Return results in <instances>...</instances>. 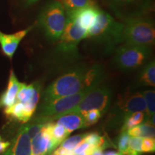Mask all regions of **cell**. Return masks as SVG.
Masks as SVG:
<instances>
[{"label": "cell", "instance_id": "4", "mask_svg": "<svg viewBox=\"0 0 155 155\" xmlns=\"http://www.w3.org/2000/svg\"><path fill=\"white\" fill-rule=\"evenodd\" d=\"M67 13L58 0L50 2L39 15L38 24L50 42H58L65 30Z\"/></svg>", "mask_w": 155, "mask_h": 155}, {"label": "cell", "instance_id": "20", "mask_svg": "<svg viewBox=\"0 0 155 155\" xmlns=\"http://www.w3.org/2000/svg\"><path fill=\"white\" fill-rule=\"evenodd\" d=\"M146 102L147 119L145 122L154 126L155 112V92L154 90H147L141 93Z\"/></svg>", "mask_w": 155, "mask_h": 155}, {"label": "cell", "instance_id": "27", "mask_svg": "<svg viewBox=\"0 0 155 155\" xmlns=\"http://www.w3.org/2000/svg\"><path fill=\"white\" fill-rule=\"evenodd\" d=\"M86 134H78L74 135L73 137H70L68 139H65L63 142H62L61 146L66 149L67 150L73 152L74 149L78 145L79 143L84 139L85 136Z\"/></svg>", "mask_w": 155, "mask_h": 155}, {"label": "cell", "instance_id": "31", "mask_svg": "<svg viewBox=\"0 0 155 155\" xmlns=\"http://www.w3.org/2000/svg\"><path fill=\"white\" fill-rule=\"evenodd\" d=\"M10 143L9 141H2L0 140V154H2L6 150L9 148V147L10 146Z\"/></svg>", "mask_w": 155, "mask_h": 155}, {"label": "cell", "instance_id": "21", "mask_svg": "<svg viewBox=\"0 0 155 155\" xmlns=\"http://www.w3.org/2000/svg\"><path fill=\"white\" fill-rule=\"evenodd\" d=\"M48 127L49 129L50 135L53 141L58 147L62 144V142L67 139V137L70 135L68 131L63 125L58 123H54L53 121H50L48 123Z\"/></svg>", "mask_w": 155, "mask_h": 155}, {"label": "cell", "instance_id": "1", "mask_svg": "<svg viewBox=\"0 0 155 155\" xmlns=\"http://www.w3.org/2000/svg\"><path fill=\"white\" fill-rule=\"evenodd\" d=\"M104 78V71L98 65L73 68L49 85L44 91L42 100L49 101L86 89H94L101 85Z\"/></svg>", "mask_w": 155, "mask_h": 155}, {"label": "cell", "instance_id": "9", "mask_svg": "<svg viewBox=\"0 0 155 155\" xmlns=\"http://www.w3.org/2000/svg\"><path fill=\"white\" fill-rule=\"evenodd\" d=\"M112 97L113 92L111 88L106 85H99L91 91L76 106L66 114L80 113L83 115L89 110L97 109L104 115L111 107Z\"/></svg>", "mask_w": 155, "mask_h": 155}, {"label": "cell", "instance_id": "26", "mask_svg": "<svg viewBox=\"0 0 155 155\" xmlns=\"http://www.w3.org/2000/svg\"><path fill=\"white\" fill-rule=\"evenodd\" d=\"M130 136L127 133V131H121V133L118 137L117 145L119 152L122 155H127L129 150V143Z\"/></svg>", "mask_w": 155, "mask_h": 155}, {"label": "cell", "instance_id": "14", "mask_svg": "<svg viewBox=\"0 0 155 155\" xmlns=\"http://www.w3.org/2000/svg\"><path fill=\"white\" fill-rule=\"evenodd\" d=\"M2 155H32L31 139L24 126L20 128L12 144Z\"/></svg>", "mask_w": 155, "mask_h": 155}, {"label": "cell", "instance_id": "24", "mask_svg": "<svg viewBox=\"0 0 155 155\" xmlns=\"http://www.w3.org/2000/svg\"><path fill=\"white\" fill-rule=\"evenodd\" d=\"M83 139L86 142H88L90 144V146L101 147L102 149L105 148L106 140L104 137L100 136L98 133H87Z\"/></svg>", "mask_w": 155, "mask_h": 155}, {"label": "cell", "instance_id": "5", "mask_svg": "<svg viewBox=\"0 0 155 155\" xmlns=\"http://www.w3.org/2000/svg\"><path fill=\"white\" fill-rule=\"evenodd\" d=\"M122 42L152 48L155 41L154 24L151 19L137 17L124 20Z\"/></svg>", "mask_w": 155, "mask_h": 155}, {"label": "cell", "instance_id": "36", "mask_svg": "<svg viewBox=\"0 0 155 155\" xmlns=\"http://www.w3.org/2000/svg\"><path fill=\"white\" fill-rule=\"evenodd\" d=\"M0 140H1V137H0Z\"/></svg>", "mask_w": 155, "mask_h": 155}, {"label": "cell", "instance_id": "19", "mask_svg": "<svg viewBox=\"0 0 155 155\" xmlns=\"http://www.w3.org/2000/svg\"><path fill=\"white\" fill-rule=\"evenodd\" d=\"M66 12L67 15H72L75 12L87 7H96L94 0H58Z\"/></svg>", "mask_w": 155, "mask_h": 155}, {"label": "cell", "instance_id": "7", "mask_svg": "<svg viewBox=\"0 0 155 155\" xmlns=\"http://www.w3.org/2000/svg\"><path fill=\"white\" fill-rule=\"evenodd\" d=\"M151 52V48L124 43L115 50L114 63L121 71L131 72L146 64Z\"/></svg>", "mask_w": 155, "mask_h": 155}, {"label": "cell", "instance_id": "23", "mask_svg": "<svg viewBox=\"0 0 155 155\" xmlns=\"http://www.w3.org/2000/svg\"><path fill=\"white\" fill-rule=\"evenodd\" d=\"M147 119V114L144 111H136L126 117L121 131H128L136 126L144 123Z\"/></svg>", "mask_w": 155, "mask_h": 155}, {"label": "cell", "instance_id": "8", "mask_svg": "<svg viewBox=\"0 0 155 155\" xmlns=\"http://www.w3.org/2000/svg\"><path fill=\"white\" fill-rule=\"evenodd\" d=\"M68 16V15H67ZM86 31L79 26L73 17L68 16L65 30L55 49V53L61 58L73 59L78 54V45L85 39Z\"/></svg>", "mask_w": 155, "mask_h": 155}, {"label": "cell", "instance_id": "32", "mask_svg": "<svg viewBox=\"0 0 155 155\" xmlns=\"http://www.w3.org/2000/svg\"><path fill=\"white\" fill-rule=\"evenodd\" d=\"M104 155H122L120 152H114V151H109V152H106Z\"/></svg>", "mask_w": 155, "mask_h": 155}, {"label": "cell", "instance_id": "11", "mask_svg": "<svg viewBox=\"0 0 155 155\" xmlns=\"http://www.w3.org/2000/svg\"><path fill=\"white\" fill-rule=\"evenodd\" d=\"M110 8L123 21L144 15L152 7L151 0H106Z\"/></svg>", "mask_w": 155, "mask_h": 155}, {"label": "cell", "instance_id": "30", "mask_svg": "<svg viewBox=\"0 0 155 155\" xmlns=\"http://www.w3.org/2000/svg\"><path fill=\"white\" fill-rule=\"evenodd\" d=\"M52 155H74V153H73V152L67 150L66 149L61 146L58 147L57 150L54 151Z\"/></svg>", "mask_w": 155, "mask_h": 155}, {"label": "cell", "instance_id": "33", "mask_svg": "<svg viewBox=\"0 0 155 155\" xmlns=\"http://www.w3.org/2000/svg\"><path fill=\"white\" fill-rule=\"evenodd\" d=\"M28 5H32V4L36 3L37 2H38L39 0H26Z\"/></svg>", "mask_w": 155, "mask_h": 155}, {"label": "cell", "instance_id": "34", "mask_svg": "<svg viewBox=\"0 0 155 155\" xmlns=\"http://www.w3.org/2000/svg\"><path fill=\"white\" fill-rule=\"evenodd\" d=\"M78 155H87V154H86V152H83L81 153V154H78Z\"/></svg>", "mask_w": 155, "mask_h": 155}, {"label": "cell", "instance_id": "35", "mask_svg": "<svg viewBox=\"0 0 155 155\" xmlns=\"http://www.w3.org/2000/svg\"><path fill=\"white\" fill-rule=\"evenodd\" d=\"M41 155H49V154H41Z\"/></svg>", "mask_w": 155, "mask_h": 155}, {"label": "cell", "instance_id": "6", "mask_svg": "<svg viewBox=\"0 0 155 155\" xmlns=\"http://www.w3.org/2000/svg\"><path fill=\"white\" fill-rule=\"evenodd\" d=\"M146 102L141 93L127 91L120 94L108 116V124L112 127H116L123 124L126 117L132 113H146Z\"/></svg>", "mask_w": 155, "mask_h": 155}, {"label": "cell", "instance_id": "22", "mask_svg": "<svg viewBox=\"0 0 155 155\" xmlns=\"http://www.w3.org/2000/svg\"><path fill=\"white\" fill-rule=\"evenodd\" d=\"M154 126L151 125L147 122H144L141 124L129 129L127 133L130 137H141V138H146V137L154 138Z\"/></svg>", "mask_w": 155, "mask_h": 155}, {"label": "cell", "instance_id": "17", "mask_svg": "<svg viewBox=\"0 0 155 155\" xmlns=\"http://www.w3.org/2000/svg\"><path fill=\"white\" fill-rule=\"evenodd\" d=\"M56 123L63 125L69 134L77 129H84L83 115L80 113H70L58 117Z\"/></svg>", "mask_w": 155, "mask_h": 155}, {"label": "cell", "instance_id": "16", "mask_svg": "<svg viewBox=\"0 0 155 155\" xmlns=\"http://www.w3.org/2000/svg\"><path fill=\"white\" fill-rule=\"evenodd\" d=\"M99 9L96 7H87L68 16L73 17L83 30L88 31L96 20Z\"/></svg>", "mask_w": 155, "mask_h": 155}, {"label": "cell", "instance_id": "18", "mask_svg": "<svg viewBox=\"0 0 155 155\" xmlns=\"http://www.w3.org/2000/svg\"><path fill=\"white\" fill-rule=\"evenodd\" d=\"M155 62L154 60L146 64L138 75L136 87H154Z\"/></svg>", "mask_w": 155, "mask_h": 155}, {"label": "cell", "instance_id": "12", "mask_svg": "<svg viewBox=\"0 0 155 155\" xmlns=\"http://www.w3.org/2000/svg\"><path fill=\"white\" fill-rule=\"evenodd\" d=\"M48 123L45 124L41 130L33 138L31 139L32 155L50 154L58 147V145L50 135Z\"/></svg>", "mask_w": 155, "mask_h": 155}, {"label": "cell", "instance_id": "10", "mask_svg": "<svg viewBox=\"0 0 155 155\" xmlns=\"http://www.w3.org/2000/svg\"><path fill=\"white\" fill-rule=\"evenodd\" d=\"M93 89H86L77 94L44 101L40 106L36 116L48 118L54 121L58 117L66 114L80 103L81 100Z\"/></svg>", "mask_w": 155, "mask_h": 155}, {"label": "cell", "instance_id": "28", "mask_svg": "<svg viewBox=\"0 0 155 155\" xmlns=\"http://www.w3.org/2000/svg\"><path fill=\"white\" fill-rule=\"evenodd\" d=\"M141 150V152H154L155 151L154 138H151V137L142 138Z\"/></svg>", "mask_w": 155, "mask_h": 155}, {"label": "cell", "instance_id": "25", "mask_svg": "<svg viewBox=\"0 0 155 155\" xmlns=\"http://www.w3.org/2000/svg\"><path fill=\"white\" fill-rule=\"evenodd\" d=\"M102 116L103 115L97 109H91L86 111V113L83 114L84 129L96 124Z\"/></svg>", "mask_w": 155, "mask_h": 155}, {"label": "cell", "instance_id": "3", "mask_svg": "<svg viewBox=\"0 0 155 155\" xmlns=\"http://www.w3.org/2000/svg\"><path fill=\"white\" fill-rule=\"evenodd\" d=\"M41 91L42 86L39 82L30 85L22 83L15 102L5 108V115L22 123L28 122L36 111Z\"/></svg>", "mask_w": 155, "mask_h": 155}, {"label": "cell", "instance_id": "2", "mask_svg": "<svg viewBox=\"0 0 155 155\" xmlns=\"http://www.w3.org/2000/svg\"><path fill=\"white\" fill-rule=\"evenodd\" d=\"M124 24L116 21L106 12L98 11L96 20L87 31L86 38L94 43L99 45L110 52L122 42Z\"/></svg>", "mask_w": 155, "mask_h": 155}, {"label": "cell", "instance_id": "13", "mask_svg": "<svg viewBox=\"0 0 155 155\" xmlns=\"http://www.w3.org/2000/svg\"><path fill=\"white\" fill-rule=\"evenodd\" d=\"M35 25L13 34H5L0 31V45L3 53L12 59L18 48L19 44L28 32L32 30Z\"/></svg>", "mask_w": 155, "mask_h": 155}, {"label": "cell", "instance_id": "15", "mask_svg": "<svg viewBox=\"0 0 155 155\" xmlns=\"http://www.w3.org/2000/svg\"><path fill=\"white\" fill-rule=\"evenodd\" d=\"M22 86L17 78L14 71L12 70L9 73V78L7 89L2 93L0 96V108H7L12 105L15 102L17 93Z\"/></svg>", "mask_w": 155, "mask_h": 155}, {"label": "cell", "instance_id": "29", "mask_svg": "<svg viewBox=\"0 0 155 155\" xmlns=\"http://www.w3.org/2000/svg\"><path fill=\"white\" fill-rule=\"evenodd\" d=\"M89 147H90V144H89L88 142H86L84 139H83V140L79 143L78 145L74 149V150H73L74 155H78L81 154V153L85 152Z\"/></svg>", "mask_w": 155, "mask_h": 155}]
</instances>
